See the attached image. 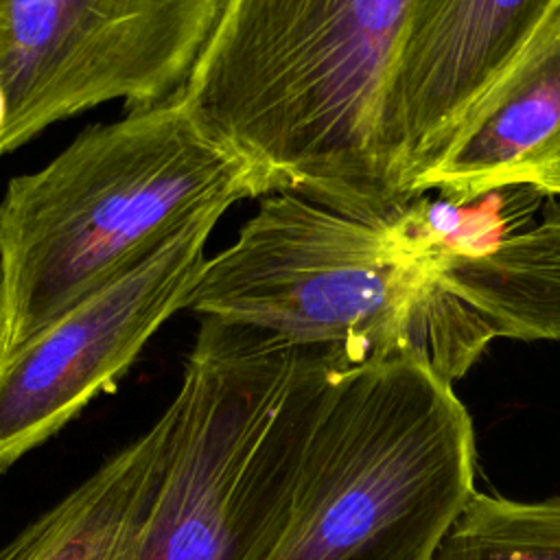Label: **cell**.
<instances>
[{"mask_svg":"<svg viewBox=\"0 0 560 560\" xmlns=\"http://www.w3.org/2000/svg\"><path fill=\"white\" fill-rule=\"evenodd\" d=\"M411 0H228L177 96L258 197L295 192L387 221L381 127Z\"/></svg>","mask_w":560,"mask_h":560,"instance_id":"6da1fadb","label":"cell"},{"mask_svg":"<svg viewBox=\"0 0 560 560\" xmlns=\"http://www.w3.org/2000/svg\"><path fill=\"white\" fill-rule=\"evenodd\" d=\"M247 197V166L177 98L85 129L0 199V354Z\"/></svg>","mask_w":560,"mask_h":560,"instance_id":"7a4b0ae2","label":"cell"},{"mask_svg":"<svg viewBox=\"0 0 560 560\" xmlns=\"http://www.w3.org/2000/svg\"><path fill=\"white\" fill-rule=\"evenodd\" d=\"M188 308L324 350L350 370L416 354L448 383L494 339L392 221L295 192L265 195L238 238L206 260Z\"/></svg>","mask_w":560,"mask_h":560,"instance_id":"3957f363","label":"cell"},{"mask_svg":"<svg viewBox=\"0 0 560 560\" xmlns=\"http://www.w3.org/2000/svg\"><path fill=\"white\" fill-rule=\"evenodd\" d=\"M346 372L324 350L201 317L133 560H269L313 431Z\"/></svg>","mask_w":560,"mask_h":560,"instance_id":"277c9868","label":"cell"},{"mask_svg":"<svg viewBox=\"0 0 560 560\" xmlns=\"http://www.w3.org/2000/svg\"><path fill=\"white\" fill-rule=\"evenodd\" d=\"M472 418L402 354L341 374L269 560H433L475 490Z\"/></svg>","mask_w":560,"mask_h":560,"instance_id":"5b68a950","label":"cell"},{"mask_svg":"<svg viewBox=\"0 0 560 560\" xmlns=\"http://www.w3.org/2000/svg\"><path fill=\"white\" fill-rule=\"evenodd\" d=\"M228 0H0V155L57 120L188 85Z\"/></svg>","mask_w":560,"mask_h":560,"instance_id":"8992f818","label":"cell"},{"mask_svg":"<svg viewBox=\"0 0 560 560\" xmlns=\"http://www.w3.org/2000/svg\"><path fill=\"white\" fill-rule=\"evenodd\" d=\"M219 219L188 225L133 271L0 354V472L114 389L155 330L188 308Z\"/></svg>","mask_w":560,"mask_h":560,"instance_id":"52a82bcc","label":"cell"},{"mask_svg":"<svg viewBox=\"0 0 560 560\" xmlns=\"http://www.w3.org/2000/svg\"><path fill=\"white\" fill-rule=\"evenodd\" d=\"M556 0H411L385 94L381 158L398 206L477 92Z\"/></svg>","mask_w":560,"mask_h":560,"instance_id":"ba28073f","label":"cell"},{"mask_svg":"<svg viewBox=\"0 0 560 560\" xmlns=\"http://www.w3.org/2000/svg\"><path fill=\"white\" fill-rule=\"evenodd\" d=\"M560 175V0L462 112L409 197H475Z\"/></svg>","mask_w":560,"mask_h":560,"instance_id":"9c48e42d","label":"cell"},{"mask_svg":"<svg viewBox=\"0 0 560 560\" xmlns=\"http://www.w3.org/2000/svg\"><path fill=\"white\" fill-rule=\"evenodd\" d=\"M177 420L179 400L173 398L142 435L4 545L0 560H133Z\"/></svg>","mask_w":560,"mask_h":560,"instance_id":"30bf717a","label":"cell"},{"mask_svg":"<svg viewBox=\"0 0 560 560\" xmlns=\"http://www.w3.org/2000/svg\"><path fill=\"white\" fill-rule=\"evenodd\" d=\"M429 276L497 337L560 341V201L477 254H429Z\"/></svg>","mask_w":560,"mask_h":560,"instance_id":"8fae6325","label":"cell"},{"mask_svg":"<svg viewBox=\"0 0 560 560\" xmlns=\"http://www.w3.org/2000/svg\"><path fill=\"white\" fill-rule=\"evenodd\" d=\"M433 560H560V494L516 501L475 492Z\"/></svg>","mask_w":560,"mask_h":560,"instance_id":"7c38bea8","label":"cell"},{"mask_svg":"<svg viewBox=\"0 0 560 560\" xmlns=\"http://www.w3.org/2000/svg\"><path fill=\"white\" fill-rule=\"evenodd\" d=\"M542 192L547 195H553V197H560V175L558 177H549V179H542L540 184H536Z\"/></svg>","mask_w":560,"mask_h":560,"instance_id":"4fadbf2b","label":"cell"},{"mask_svg":"<svg viewBox=\"0 0 560 560\" xmlns=\"http://www.w3.org/2000/svg\"><path fill=\"white\" fill-rule=\"evenodd\" d=\"M4 127V101H2V92H0V133Z\"/></svg>","mask_w":560,"mask_h":560,"instance_id":"5bb4252c","label":"cell"}]
</instances>
